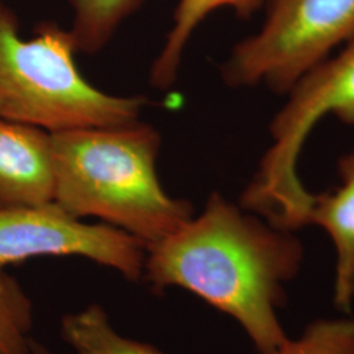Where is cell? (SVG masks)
<instances>
[{"mask_svg": "<svg viewBox=\"0 0 354 354\" xmlns=\"http://www.w3.org/2000/svg\"><path fill=\"white\" fill-rule=\"evenodd\" d=\"M302 256L290 231L213 193L201 214L147 248L143 279L156 290L176 286L198 295L238 320L260 353L276 354L288 340L276 315L282 285L298 273Z\"/></svg>", "mask_w": 354, "mask_h": 354, "instance_id": "cell-1", "label": "cell"}, {"mask_svg": "<svg viewBox=\"0 0 354 354\" xmlns=\"http://www.w3.org/2000/svg\"><path fill=\"white\" fill-rule=\"evenodd\" d=\"M54 203L83 219L100 218L142 241H163L193 216L192 205L165 192L156 160L162 137L140 120L51 134Z\"/></svg>", "mask_w": 354, "mask_h": 354, "instance_id": "cell-2", "label": "cell"}, {"mask_svg": "<svg viewBox=\"0 0 354 354\" xmlns=\"http://www.w3.org/2000/svg\"><path fill=\"white\" fill-rule=\"evenodd\" d=\"M70 29L42 23L33 37L19 33L15 13L0 11V117L50 134L117 127L140 120L143 96H115L92 86L75 64Z\"/></svg>", "mask_w": 354, "mask_h": 354, "instance_id": "cell-3", "label": "cell"}, {"mask_svg": "<svg viewBox=\"0 0 354 354\" xmlns=\"http://www.w3.org/2000/svg\"><path fill=\"white\" fill-rule=\"evenodd\" d=\"M286 95L288 102L270 122L272 145L241 194V207L291 232L310 225L315 197L297 169L308 134L329 114L354 127V37L335 58L304 74Z\"/></svg>", "mask_w": 354, "mask_h": 354, "instance_id": "cell-4", "label": "cell"}, {"mask_svg": "<svg viewBox=\"0 0 354 354\" xmlns=\"http://www.w3.org/2000/svg\"><path fill=\"white\" fill-rule=\"evenodd\" d=\"M261 29L241 39L222 67L230 87L288 93L330 51L354 37V0H266Z\"/></svg>", "mask_w": 354, "mask_h": 354, "instance_id": "cell-5", "label": "cell"}, {"mask_svg": "<svg viewBox=\"0 0 354 354\" xmlns=\"http://www.w3.org/2000/svg\"><path fill=\"white\" fill-rule=\"evenodd\" d=\"M146 254L147 247L130 234L82 222L54 201L0 209V272L39 256H79L138 282Z\"/></svg>", "mask_w": 354, "mask_h": 354, "instance_id": "cell-6", "label": "cell"}, {"mask_svg": "<svg viewBox=\"0 0 354 354\" xmlns=\"http://www.w3.org/2000/svg\"><path fill=\"white\" fill-rule=\"evenodd\" d=\"M50 133L0 117V209L54 201Z\"/></svg>", "mask_w": 354, "mask_h": 354, "instance_id": "cell-7", "label": "cell"}, {"mask_svg": "<svg viewBox=\"0 0 354 354\" xmlns=\"http://www.w3.org/2000/svg\"><path fill=\"white\" fill-rule=\"evenodd\" d=\"M342 187L314 197L310 223L324 228L337 251L335 302L348 308L354 295V169L339 163Z\"/></svg>", "mask_w": 354, "mask_h": 354, "instance_id": "cell-8", "label": "cell"}, {"mask_svg": "<svg viewBox=\"0 0 354 354\" xmlns=\"http://www.w3.org/2000/svg\"><path fill=\"white\" fill-rule=\"evenodd\" d=\"M264 4L266 0H180L174 15L172 28L152 64V86L167 89L176 82L183 55L192 35L213 11L227 7L238 17L250 19Z\"/></svg>", "mask_w": 354, "mask_h": 354, "instance_id": "cell-9", "label": "cell"}, {"mask_svg": "<svg viewBox=\"0 0 354 354\" xmlns=\"http://www.w3.org/2000/svg\"><path fill=\"white\" fill-rule=\"evenodd\" d=\"M61 335L75 354H165L150 344L120 335L99 304L66 314Z\"/></svg>", "mask_w": 354, "mask_h": 354, "instance_id": "cell-10", "label": "cell"}, {"mask_svg": "<svg viewBox=\"0 0 354 354\" xmlns=\"http://www.w3.org/2000/svg\"><path fill=\"white\" fill-rule=\"evenodd\" d=\"M74 11L70 29L76 49L93 54L104 49L143 0H68Z\"/></svg>", "mask_w": 354, "mask_h": 354, "instance_id": "cell-11", "label": "cell"}, {"mask_svg": "<svg viewBox=\"0 0 354 354\" xmlns=\"http://www.w3.org/2000/svg\"><path fill=\"white\" fill-rule=\"evenodd\" d=\"M33 304L19 281L0 272V354H30Z\"/></svg>", "mask_w": 354, "mask_h": 354, "instance_id": "cell-12", "label": "cell"}, {"mask_svg": "<svg viewBox=\"0 0 354 354\" xmlns=\"http://www.w3.org/2000/svg\"><path fill=\"white\" fill-rule=\"evenodd\" d=\"M276 354H354V323L348 320L313 323L301 339L286 340Z\"/></svg>", "mask_w": 354, "mask_h": 354, "instance_id": "cell-13", "label": "cell"}, {"mask_svg": "<svg viewBox=\"0 0 354 354\" xmlns=\"http://www.w3.org/2000/svg\"><path fill=\"white\" fill-rule=\"evenodd\" d=\"M30 354H55L53 351H50L49 348H46L45 345L39 344V342H32V351Z\"/></svg>", "mask_w": 354, "mask_h": 354, "instance_id": "cell-14", "label": "cell"}, {"mask_svg": "<svg viewBox=\"0 0 354 354\" xmlns=\"http://www.w3.org/2000/svg\"><path fill=\"white\" fill-rule=\"evenodd\" d=\"M342 159L354 169V152L353 153H348V155L342 156Z\"/></svg>", "mask_w": 354, "mask_h": 354, "instance_id": "cell-15", "label": "cell"}, {"mask_svg": "<svg viewBox=\"0 0 354 354\" xmlns=\"http://www.w3.org/2000/svg\"><path fill=\"white\" fill-rule=\"evenodd\" d=\"M3 7H4V4H3V3H0V11L3 10Z\"/></svg>", "mask_w": 354, "mask_h": 354, "instance_id": "cell-16", "label": "cell"}]
</instances>
